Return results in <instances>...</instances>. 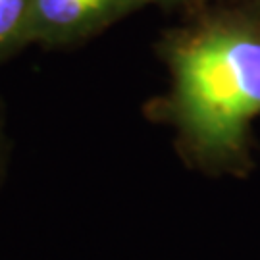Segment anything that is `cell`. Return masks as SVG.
<instances>
[{
    "mask_svg": "<svg viewBox=\"0 0 260 260\" xmlns=\"http://www.w3.org/2000/svg\"><path fill=\"white\" fill-rule=\"evenodd\" d=\"M160 54L172 87L152 116L176 129L179 156L210 176L245 177L260 116V0H239L172 31Z\"/></svg>",
    "mask_w": 260,
    "mask_h": 260,
    "instance_id": "6da1fadb",
    "label": "cell"
},
{
    "mask_svg": "<svg viewBox=\"0 0 260 260\" xmlns=\"http://www.w3.org/2000/svg\"><path fill=\"white\" fill-rule=\"evenodd\" d=\"M150 0H35L31 43L68 45L94 35Z\"/></svg>",
    "mask_w": 260,
    "mask_h": 260,
    "instance_id": "7a4b0ae2",
    "label": "cell"
},
{
    "mask_svg": "<svg viewBox=\"0 0 260 260\" xmlns=\"http://www.w3.org/2000/svg\"><path fill=\"white\" fill-rule=\"evenodd\" d=\"M35 0H0V64L31 45Z\"/></svg>",
    "mask_w": 260,
    "mask_h": 260,
    "instance_id": "3957f363",
    "label": "cell"
},
{
    "mask_svg": "<svg viewBox=\"0 0 260 260\" xmlns=\"http://www.w3.org/2000/svg\"><path fill=\"white\" fill-rule=\"evenodd\" d=\"M4 156H6V137H4V121H2V114H0V174L4 168Z\"/></svg>",
    "mask_w": 260,
    "mask_h": 260,
    "instance_id": "277c9868",
    "label": "cell"
},
{
    "mask_svg": "<svg viewBox=\"0 0 260 260\" xmlns=\"http://www.w3.org/2000/svg\"><path fill=\"white\" fill-rule=\"evenodd\" d=\"M164 4H193V2H205V0H158Z\"/></svg>",
    "mask_w": 260,
    "mask_h": 260,
    "instance_id": "5b68a950",
    "label": "cell"
}]
</instances>
